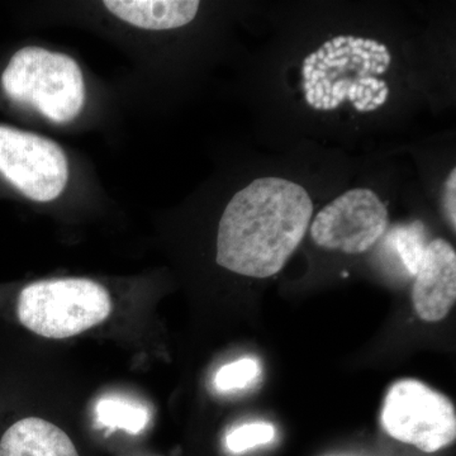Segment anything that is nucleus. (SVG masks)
Here are the masks:
<instances>
[{
	"instance_id": "15",
	"label": "nucleus",
	"mask_w": 456,
	"mask_h": 456,
	"mask_svg": "<svg viewBox=\"0 0 456 456\" xmlns=\"http://www.w3.org/2000/svg\"><path fill=\"white\" fill-rule=\"evenodd\" d=\"M359 86H364V88H367V86H370L371 92H379V90H382L383 88H386L387 84L386 82H378L377 79H374V77H362L360 79Z\"/></svg>"
},
{
	"instance_id": "38",
	"label": "nucleus",
	"mask_w": 456,
	"mask_h": 456,
	"mask_svg": "<svg viewBox=\"0 0 456 456\" xmlns=\"http://www.w3.org/2000/svg\"><path fill=\"white\" fill-rule=\"evenodd\" d=\"M362 51H364V50H362V49H353V50H351V55L356 56V57L362 56Z\"/></svg>"
},
{
	"instance_id": "40",
	"label": "nucleus",
	"mask_w": 456,
	"mask_h": 456,
	"mask_svg": "<svg viewBox=\"0 0 456 456\" xmlns=\"http://www.w3.org/2000/svg\"><path fill=\"white\" fill-rule=\"evenodd\" d=\"M378 66H379V64H378V62H375L373 60V61H370V69H369V70H370L371 73H375V70H377Z\"/></svg>"
},
{
	"instance_id": "25",
	"label": "nucleus",
	"mask_w": 456,
	"mask_h": 456,
	"mask_svg": "<svg viewBox=\"0 0 456 456\" xmlns=\"http://www.w3.org/2000/svg\"><path fill=\"white\" fill-rule=\"evenodd\" d=\"M305 101H307V103L310 104V106H314V103H316V101H314V88L308 90V92H305Z\"/></svg>"
},
{
	"instance_id": "36",
	"label": "nucleus",
	"mask_w": 456,
	"mask_h": 456,
	"mask_svg": "<svg viewBox=\"0 0 456 456\" xmlns=\"http://www.w3.org/2000/svg\"><path fill=\"white\" fill-rule=\"evenodd\" d=\"M362 60H364V61H370V53H368V51H362Z\"/></svg>"
},
{
	"instance_id": "20",
	"label": "nucleus",
	"mask_w": 456,
	"mask_h": 456,
	"mask_svg": "<svg viewBox=\"0 0 456 456\" xmlns=\"http://www.w3.org/2000/svg\"><path fill=\"white\" fill-rule=\"evenodd\" d=\"M347 82H349V80H340V82H338L335 84V86H332L331 98H338V93H340L342 86H344Z\"/></svg>"
},
{
	"instance_id": "43",
	"label": "nucleus",
	"mask_w": 456,
	"mask_h": 456,
	"mask_svg": "<svg viewBox=\"0 0 456 456\" xmlns=\"http://www.w3.org/2000/svg\"><path fill=\"white\" fill-rule=\"evenodd\" d=\"M303 88H305V92H308V90L314 88V86H311L310 82H305V86H303Z\"/></svg>"
},
{
	"instance_id": "22",
	"label": "nucleus",
	"mask_w": 456,
	"mask_h": 456,
	"mask_svg": "<svg viewBox=\"0 0 456 456\" xmlns=\"http://www.w3.org/2000/svg\"><path fill=\"white\" fill-rule=\"evenodd\" d=\"M349 86H350V82H347L346 84H345L344 86H342L340 93H338V103H341V102H344L345 99L347 98V90H349Z\"/></svg>"
},
{
	"instance_id": "34",
	"label": "nucleus",
	"mask_w": 456,
	"mask_h": 456,
	"mask_svg": "<svg viewBox=\"0 0 456 456\" xmlns=\"http://www.w3.org/2000/svg\"><path fill=\"white\" fill-rule=\"evenodd\" d=\"M374 42H375L374 40H364V45H362V49L370 50V47L373 46Z\"/></svg>"
},
{
	"instance_id": "10",
	"label": "nucleus",
	"mask_w": 456,
	"mask_h": 456,
	"mask_svg": "<svg viewBox=\"0 0 456 456\" xmlns=\"http://www.w3.org/2000/svg\"><path fill=\"white\" fill-rule=\"evenodd\" d=\"M95 415L99 424L121 428L130 434H139L149 422V412L145 407L119 397L101 399L95 407Z\"/></svg>"
},
{
	"instance_id": "3",
	"label": "nucleus",
	"mask_w": 456,
	"mask_h": 456,
	"mask_svg": "<svg viewBox=\"0 0 456 456\" xmlns=\"http://www.w3.org/2000/svg\"><path fill=\"white\" fill-rule=\"evenodd\" d=\"M2 86L9 98L35 107L55 123L70 122L86 103L80 66L70 56L42 47H23L14 53Z\"/></svg>"
},
{
	"instance_id": "5",
	"label": "nucleus",
	"mask_w": 456,
	"mask_h": 456,
	"mask_svg": "<svg viewBox=\"0 0 456 456\" xmlns=\"http://www.w3.org/2000/svg\"><path fill=\"white\" fill-rule=\"evenodd\" d=\"M0 174L29 200L51 202L68 184V159L46 137L0 126Z\"/></svg>"
},
{
	"instance_id": "17",
	"label": "nucleus",
	"mask_w": 456,
	"mask_h": 456,
	"mask_svg": "<svg viewBox=\"0 0 456 456\" xmlns=\"http://www.w3.org/2000/svg\"><path fill=\"white\" fill-rule=\"evenodd\" d=\"M389 95V89L383 88L382 90H379V94H378V97H373L371 99V102H373L374 106L379 107L382 106V104L386 103L387 98H388Z\"/></svg>"
},
{
	"instance_id": "32",
	"label": "nucleus",
	"mask_w": 456,
	"mask_h": 456,
	"mask_svg": "<svg viewBox=\"0 0 456 456\" xmlns=\"http://www.w3.org/2000/svg\"><path fill=\"white\" fill-rule=\"evenodd\" d=\"M364 86H358V89H356V101H362L364 98Z\"/></svg>"
},
{
	"instance_id": "30",
	"label": "nucleus",
	"mask_w": 456,
	"mask_h": 456,
	"mask_svg": "<svg viewBox=\"0 0 456 456\" xmlns=\"http://www.w3.org/2000/svg\"><path fill=\"white\" fill-rule=\"evenodd\" d=\"M391 60H392L391 53H382V62H383L384 66H387V68H388V65L391 64Z\"/></svg>"
},
{
	"instance_id": "27",
	"label": "nucleus",
	"mask_w": 456,
	"mask_h": 456,
	"mask_svg": "<svg viewBox=\"0 0 456 456\" xmlns=\"http://www.w3.org/2000/svg\"><path fill=\"white\" fill-rule=\"evenodd\" d=\"M323 86V90H325V95L331 94V89H332V84L330 82L329 79H322V82H321Z\"/></svg>"
},
{
	"instance_id": "26",
	"label": "nucleus",
	"mask_w": 456,
	"mask_h": 456,
	"mask_svg": "<svg viewBox=\"0 0 456 456\" xmlns=\"http://www.w3.org/2000/svg\"><path fill=\"white\" fill-rule=\"evenodd\" d=\"M362 45H364V38H355L349 47L351 50L353 49H362Z\"/></svg>"
},
{
	"instance_id": "45",
	"label": "nucleus",
	"mask_w": 456,
	"mask_h": 456,
	"mask_svg": "<svg viewBox=\"0 0 456 456\" xmlns=\"http://www.w3.org/2000/svg\"><path fill=\"white\" fill-rule=\"evenodd\" d=\"M354 40H355V37H354V36H349V37H346V44H347V46H349V45L351 44V42H353Z\"/></svg>"
},
{
	"instance_id": "19",
	"label": "nucleus",
	"mask_w": 456,
	"mask_h": 456,
	"mask_svg": "<svg viewBox=\"0 0 456 456\" xmlns=\"http://www.w3.org/2000/svg\"><path fill=\"white\" fill-rule=\"evenodd\" d=\"M371 99H373V92L369 88H365L364 98L358 102H360V104H362V106L367 107L368 104H370Z\"/></svg>"
},
{
	"instance_id": "44",
	"label": "nucleus",
	"mask_w": 456,
	"mask_h": 456,
	"mask_svg": "<svg viewBox=\"0 0 456 456\" xmlns=\"http://www.w3.org/2000/svg\"><path fill=\"white\" fill-rule=\"evenodd\" d=\"M318 70L320 71H327V68L325 65H323V62H321L320 65H318Z\"/></svg>"
},
{
	"instance_id": "6",
	"label": "nucleus",
	"mask_w": 456,
	"mask_h": 456,
	"mask_svg": "<svg viewBox=\"0 0 456 456\" xmlns=\"http://www.w3.org/2000/svg\"><path fill=\"white\" fill-rule=\"evenodd\" d=\"M388 209L373 191L351 189L326 206L311 224L320 248L344 254L370 250L388 228Z\"/></svg>"
},
{
	"instance_id": "24",
	"label": "nucleus",
	"mask_w": 456,
	"mask_h": 456,
	"mask_svg": "<svg viewBox=\"0 0 456 456\" xmlns=\"http://www.w3.org/2000/svg\"><path fill=\"white\" fill-rule=\"evenodd\" d=\"M356 89H358V84H351L349 90H347V98L351 102H356Z\"/></svg>"
},
{
	"instance_id": "41",
	"label": "nucleus",
	"mask_w": 456,
	"mask_h": 456,
	"mask_svg": "<svg viewBox=\"0 0 456 456\" xmlns=\"http://www.w3.org/2000/svg\"><path fill=\"white\" fill-rule=\"evenodd\" d=\"M377 106H374L373 103H370V104H368L367 107H365V110H364V112H370V110H377Z\"/></svg>"
},
{
	"instance_id": "2",
	"label": "nucleus",
	"mask_w": 456,
	"mask_h": 456,
	"mask_svg": "<svg viewBox=\"0 0 456 456\" xmlns=\"http://www.w3.org/2000/svg\"><path fill=\"white\" fill-rule=\"evenodd\" d=\"M112 299L103 285L90 279L65 278L35 281L20 290V322L46 338H73L107 320Z\"/></svg>"
},
{
	"instance_id": "8",
	"label": "nucleus",
	"mask_w": 456,
	"mask_h": 456,
	"mask_svg": "<svg viewBox=\"0 0 456 456\" xmlns=\"http://www.w3.org/2000/svg\"><path fill=\"white\" fill-rule=\"evenodd\" d=\"M0 456H79L73 441L56 425L27 417L0 437Z\"/></svg>"
},
{
	"instance_id": "29",
	"label": "nucleus",
	"mask_w": 456,
	"mask_h": 456,
	"mask_svg": "<svg viewBox=\"0 0 456 456\" xmlns=\"http://www.w3.org/2000/svg\"><path fill=\"white\" fill-rule=\"evenodd\" d=\"M310 83L312 86H317L320 83V73H318V70H314V73H312Z\"/></svg>"
},
{
	"instance_id": "42",
	"label": "nucleus",
	"mask_w": 456,
	"mask_h": 456,
	"mask_svg": "<svg viewBox=\"0 0 456 456\" xmlns=\"http://www.w3.org/2000/svg\"><path fill=\"white\" fill-rule=\"evenodd\" d=\"M362 68H364V71L369 70L370 69V61L362 62Z\"/></svg>"
},
{
	"instance_id": "37",
	"label": "nucleus",
	"mask_w": 456,
	"mask_h": 456,
	"mask_svg": "<svg viewBox=\"0 0 456 456\" xmlns=\"http://www.w3.org/2000/svg\"><path fill=\"white\" fill-rule=\"evenodd\" d=\"M354 107H355L356 110H360V112H364L365 107L362 106V104H360V102H354Z\"/></svg>"
},
{
	"instance_id": "9",
	"label": "nucleus",
	"mask_w": 456,
	"mask_h": 456,
	"mask_svg": "<svg viewBox=\"0 0 456 456\" xmlns=\"http://www.w3.org/2000/svg\"><path fill=\"white\" fill-rule=\"evenodd\" d=\"M104 7L119 20L149 31L179 28L196 18L197 0H106Z\"/></svg>"
},
{
	"instance_id": "1",
	"label": "nucleus",
	"mask_w": 456,
	"mask_h": 456,
	"mask_svg": "<svg viewBox=\"0 0 456 456\" xmlns=\"http://www.w3.org/2000/svg\"><path fill=\"white\" fill-rule=\"evenodd\" d=\"M314 213L310 194L283 178H259L227 204L218 226L222 268L264 279L278 274L307 233Z\"/></svg>"
},
{
	"instance_id": "21",
	"label": "nucleus",
	"mask_w": 456,
	"mask_h": 456,
	"mask_svg": "<svg viewBox=\"0 0 456 456\" xmlns=\"http://www.w3.org/2000/svg\"><path fill=\"white\" fill-rule=\"evenodd\" d=\"M346 44V37L344 36H340V37H335L334 40L331 41L332 47L334 50L341 49L344 47V45Z\"/></svg>"
},
{
	"instance_id": "13",
	"label": "nucleus",
	"mask_w": 456,
	"mask_h": 456,
	"mask_svg": "<svg viewBox=\"0 0 456 456\" xmlns=\"http://www.w3.org/2000/svg\"><path fill=\"white\" fill-rule=\"evenodd\" d=\"M275 436V428L270 424H246L240 426L227 435L226 446L233 454H241L259 445L272 443Z\"/></svg>"
},
{
	"instance_id": "16",
	"label": "nucleus",
	"mask_w": 456,
	"mask_h": 456,
	"mask_svg": "<svg viewBox=\"0 0 456 456\" xmlns=\"http://www.w3.org/2000/svg\"><path fill=\"white\" fill-rule=\"evenodd\" d=\"M350 59L347 56L341 57V59H335V60H327L326 57L323 59V65L326 66V68H335V66H338V68H344V66H346L349 64Z\"/></svg>"
},
{
	"instance_id": "31",
	"label": "nucleus",
	"mask_w": 456,
	"mask_h": 456,
	"mask_svg": "<svg viewBox=\"0 0 456 456\" xmlns=\"http://www.w3.org/2000/svg\"><path fill=\"white\" fill-rule=\"evenodd\" d=\"M330 101H331V97H330V95H325V97L322 98V101H321V103H322V110H330Z\"/></svg>"
},
{
	"instance_id": "12",
	"label": "nucleus",
	"mask_w": 456,
	"mask_h": 456,
	"mask_svg": "<svg viewBox=\"0 0 456 456\" xmlns=\"http://www.w3.org/2000/svg\"><path fill=\"white\" fill-rule=\"evenodd\" d=\"M260 364L256 360L244 358L224 365L215 377V387L220 392L244 389L259 378Z\"/></svg>"
},
{
	"instance_id": "4",
	"label": "nucleus",
	"mask_w": 456,
	"mask_h": 456,
	"mask_svg": "<svg viewBox=\"0 0 456 456\" xmlns=\"http://www.w3.org/2000/svg\"><path fill=\"white\" fill-rule=\"evenodd\" d=\"M382 426L393 439L430 454L454 443L455 407L419 380H398L384 399Z\"/></svg>"
},
{
	"instance_id": "39",
	"label": "nucleus",
	"mask_w": 456,
	"mask_h": 456,
	"mask_svg": "<svg viewBox=\"0 0 456 456\" xmlns=\"http://www.w3.org/2000/svg\"><path fill=\"white\" fill-rule=\"evenodd\" d=\"M387 69H388V68H387V66H384V65L378 66L377 70H375V73L383 74L384 71L387 70Z\"/></svg>"
},
{
	"instance_id": "14",
	"label": "nucleus",
	"mask_w": 456,
	"mask_h": 456,
	"mask_svg": "<svg viewBox=\"0 0 456 456\" xmlns=\"http://www.w3.org/2000/svg\"><path fill=\"white\" fill-rule=\"evenodd\" d=\"M456 169H452L446 180L445 191H444V207L450 226L455 231L456 227Z\"/></svg>"
},
{
	"instance_id": "23",
	"label": "nucleus",
	"mask_w": 456,
	"mask_h": 456,
	"mask_svg": "<svg viewBox=\"0 0 456 456\" xmlns=\"http://www.w3.org/2000/svg\"><path fill=\"white\" fill-rule=\"evenodd\" d=\"M314 66L305 65L303 66V77H305V82H310L311 75L314 73Z\"/></svg>"
},
{
	"instance_id": "28",
	"label": "nucleus",
	"mask_w": 456,
	"mask_h": 456,
	"mask_svg": "<svg viewBox=\"0 0 456 456\" xmlns=\"http://www.w3.org/2000/svg\"><path fill=\"white\" fill-rule=\"evenodd\" d=\"M317 56L316 53H311L310 56L305 57V65H312L314 66L317 64Z\"/></svg>"
},
{
	"instance_id": "47",
	"label": "nucleus",
	"mask_w": 456,
	"mask_h": 456,
	"mask_svg": "<svg viewBox=\"0 0 456 456\" xmlns=\"http://www.w3.org/2000/svg\"><path fill=\"white\" fill-rule=\"evenodd\" d=\"M353 61L355 62V64H360L362 60H360V57L353 56Z\"/></svg>"
},
{
	"instance_id": "33",
	"label": "nucleus",
	"mask_w": 456,
	"mask_h": 456,
	"mask_svg": "<svg viewBox=\"0 0 456 456\" xmlns=\"http://www.w3.org/2000/svg\"><path fill=\"white\" fill-rule=\"evenodd\" d=\"M317 60H320V61H323V59L326 57L325 50L320 49L316 53Z\"/></svg>"
},
{
	"instance_id": "11",
	"label": "nucleus",
	"mask_w": 456,
	"mask_h": 456,
	"mask_svg": "<svg viewBox=\"0 0 456 456\" xmlns=\"http://www.w3.org/2000/svg\"><path fill=\"white\" fill-rule=\"evenodd\" d=\"M389 241L395 244L404 268L411 275H416L421 266L426 250L425 226L422 222L416 221L407 226H398L388 236Z\"/></svg>"
},
{
	"instance_id": "7",
	"label": "nucleus",
	"mask_w": 456,
	"mask_h": 456,
	"mask_svg": "<svg viewBox=\"0 0 456 456\" xmlns=\"http://www.w3.org/2000/svg\"><path fill=\"white\" fill-rule=\"evenodd\" d=\"M412 301L417 314L426 322H439L454 307L456 253L445 240L436 239L426 246L413 284Z\"/></svg>"
},
{
	"instance_id": "35",
	"label": "nucleus",
	"mask_w": 456,
	"mask_h": 456,
	"mask_svg": "<svg viewBox=\"0 0 456 456\" xmlns=\"http://www.w3.org/2000/svg\"><path fill=\"white\" fill-rule=\"evenodd\" d=\"M338 98H331V101H330V110H335V108L338 107Z\"/></svg>"
},
{
	"instance_id": "46",
	"label": "nucleus",
	"mask_w": 456,
	"mask_h": 456,
	"mask_svg": "<svg viewBox=\"0 0 456 456\" xmlns=\"http://www.w3.org/2000/svg\"><path fill=\"white\" fill-rule=\"evenodd\" d=\"M314 110H322V103H321V102H318V103H314Z\"/></svg>"
},
{
	"instance_id": "18",
	"label": "nucleus",
	"mask_w": 456,
	"mask_h": 456,
	"mask_svg": "<svg viewBox=\"0 0 456 456\" xmlns=\"http://www.w3.org/2000/svg\"><path fill=\"white\" fill-rule=\"evenodd\" d=\"M314 101H316V103L318 102L322 101V98L325 97V90H323L322 84L318 83L317 86H314Z\"/></svg>"
}]
</instances>
